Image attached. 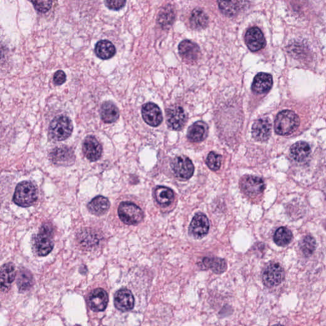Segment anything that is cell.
<instances>
[{
  "label": "cell",
  "mask_w": 326,
  "mask_h": 326,
  "mask_svg": "<svg viewBox=\"0 0 326 326\" xmlns=\"http://www.w3.org/2000/svg\"><path fill=\"white\" fill-rule=\"evenodd\" d=\"M240 187L242 191L248 196L259 195L263 192L265 184L261 178L255 176H245L241 179Z\"/></svg>",
  "instance_id": "9"
},
{
  "label": "cell",
  "mask_w": 326,
  "mask_h": 326,
  "mask_svg": "<svg viewBox=\"0 0 326 326\" xmlns=\"http://www.w3.org/2000/svg\"><path fill=\"white\" fill-rule=\"evenodd\" d=\"M273 86V78L270 74L259 73L254 79L252 84L253 92L257 95L268 93Z\"/></svg>",
  "instance_id": "19"
},
{
  "label": "cell",
  "mask_w": 326,
  "mask_h": 326,
  "mask_svg": "<svg viewBox=\"0 0 326 326\" xmlns=\"http://www.w3.org/2000/svg\"><path fill=\"white\" fill-rule=\"evenodd\" d=\"M262 282L268 287H273L280 285L285 278V271L278 263L267 265L262 272Z\"/></svg>",
  "instance_id": "6"
},
{
  "label": "cell",
  "mask_w": 326,
  "mask_h": 326,
  "mask_svg": "<svg viewBox=\"0 0 326 326\" xmlns=\"http://www.w3.org/2000/svg\"><path fill=\"white\" fill-rule=\"evenodd\" d=\"M179 51L183 60L187 63L196 62L200 55V49L194 42L184 41L179 44Z\"/></svg>",
  "instance_id": "17"
},
{
  "label": "cell",
  "mask_w": 326,
  "mask_h": 326,
  "mask_svg": "<svg viewBox=\"0 0 326 326\" xmlns=\"http://www.w3.org/2000/svg\"><path fill=\"white\" fill-rule=\"evenodd\" d=\"M109 301V296L103 288H96L91 292L89 297V304L95 311H102L106 309Z\"/></svg>",
  "instance_id": "18"
},
{
  "label": "cell",
  "mask_w": 326,
  "mask_h": 326,
  "mask_svg": "<svg viewBox=\"0 0 326 326\" xmlns=\"http://www.w3.org/2000/svg\"><path fill=\"white\" fill-rule=\"evenodd\" d=\"M271 130V124L268 118L258 119L252 126V137L259 142H265L270 137Z\"/></svg>",
  "instance_id": "16"
},
{
  "label": "cell",
  "mask_w": 326,
  "mask_h": 326,
  "mask_svg": "<svg viewBox=\"0 0 326 326\" xmlns=\"http://www.w3.org/2000/svg\"><path fill=\"white\" fill-rule=\"evenodd\" d=\"M222 157L220 154L215 153L214 152H210L206 159V164L208 168L212 171L219 170L221 166Z\"/></svg>",
  "instance_id": "34"
},
{
  "label": "cell",
  "mask_w": 326,
  "mask_h": 326,
  "mask_svg": "<svg viewBox=\"0 0 326 326\" xmlns=\"http://www.w3.org/2000/svg\"><path fill=\"white\" fill-rule=\"evenodd\" d=\"M290 155L295 161L301 162L308 158L310 154V147L304 142H297L292 145L290 149Z\"/></svg>",
  "instance_id": "25"
},
{
  "label": "cell",
  "mask_w": 326,
  "mask_h": 326,
  "mask_svg": "<svg viewBox=\"0 0 326 326\" xmlns=\"http://www.w3.org/2000/svg\"><path fill=\"white\" fill-rule=\"evenodd\" d=\"M273 239L276 245L284 247L292 241V233L287 227H281L276 231Z\"/></svg>",
  "instance_id": "30"
},
{
  "label": "cell",
  "mask_w": 326,
  "mask_h": 326,
  "mask_svg": "<svg viewBox=\"0 0 326 326\" xmlns=\"http://www.w3.org/2000/svg\"><path fill=\"white\" fill-rule=\"evenodd\" d=\"M202 262L206 269H210L215 273L221 274L227 269L226 262L221 258L206 257L203 259Z\"/></svg>",
  "instance_id": "28"
},
{
  "label": "cell",
  "mask_w": 326,
  "mask_h": 326,
  "mask_svg": "<svg viewBox=\"0 0 326 326\" xmlns=\"http://www.w3.org/2000/svg\"><path fill=\"white\" fill-rule=\"evenodd\" d=\"M73 124L71 119L66 116L56 117L49 125V133L52 139L63 141L72 135Z\"/></svg>",
  "instance_id": "4"
},
{
  "label": "cell",
  "mask_w": 326,
  "mask_h": 326,
  "mask_svg": "<svg viewBox=\"0 0 326 326\" xmlns=\"http://www.w3.org/2000/svg\"><path fill=\"white\" fill-rule=\"evenodd\" d=\"M53 229L51 224H45L40 229L34 241L35 252L39 256H46L54 248Z\"/></svg>",
  "instance_id": "3"
},
{
  "label": "cell",
  "mask_w": 326,
  "mask_h": 326,
  "mask_svg": "<svg viewBox=\"0 0 326 326\" xmlns=\"http://www.w3.org/2000/svg\"><path fill=\"white\" fill-rule=\"evenodd\" d=\"M189 21L191 27L196 30H203L207 27L208 24V16L200 9H194L192 12Z\"/></svg>",
  "instance_id": "27"
},
{
  "label": "cell",
  "mask_w": 326,
  "mask_h": 326,
  "mask_svg": "<svg viewBox=\"0 0 326 326\" xmlns=\"http://www.w3.org/2000/svg\"><path fill=\"white\" fill-rule=\"evenodd\" d=\"M300 123L298 116L292 110H285L279 112L275 121V131L279 135L292 134Z\"/></svg>",
  "instance_id": "1"
},
{
  "label": "cell",
  "mask_w": 326,
  "mask_h": 326,
  "mask_svg": "<svg viewBox=\"0 0 326 326\" xmlns=\"http://www.w3.org/2000/svg\"><path fill=\"white\" fill-rule=\"evenodd\" d=\"M142 115L145 123L152 127H157L163 121L161 110L153 103H148L143 105Z\"/></svg>",
  "instance_id": "12"
},
{
  "label": "cell",
  "mask_w": 326,
  "mask_h": 326,
  "mask_svg": "<svg viewBox=\"0 0 326 326\" xmlns=\"http://www.w3.org/2000/svg\"><path fill=\"white\" fill-rule=\"evenodd\" d=\"M218 4L222 13L227 16L236 15L241 7V4L238 5L240 2H219Z\"/></svg>",
  "instance_id": "32"
},
{
  "label": "cell",
  "mask_w": 326,
  "mask_h": 326,
  "mask_svg": "<svg viewBox=\"0 0 326 326\" xmlns=\"http://www.w3.org/2000/svg\"><path fill=\"white\" fill-rule=\"evenodd\" d=\"M83 153L90 161H96L102 157L103 148L94 136H88L84 141Z\"/></svg>",
  "instance_id": "14"
},
{
  "label": "cell",
  "mask_w": 326,
  "mask_h": 326,
  "mask_svg": "<svg viewBox=\"0 0 326 326\" xmlns=\"http://www.w3.org/2000/svg\"><path fill=\"white\" fill-rule=\"evenodd\" d=\"M92 233V231H83L81 236V241L83 245H86L87 247H93V246L96 245L97 243L99 242L100 240L98 238V237L92 239L90 238Z\"/></svg>",
  "instance_id": "35"
},
{
  "label": "cell",
  "mask_w": 326,
  "mask_h": 326,
  "mask_svg": "<svg viewBox=\"0 0 326 326\" xmlns=\"http://www.w3.org/2000/svg\"><path fill=\"white\" fill-rule=\"evenodd\" d=\"M175 13L172 7L168 5L161 9L158 16V23L161 27L166 28L170 27L175 20Z\"/></svg>",
  "instance_id": "29"
},
{
  "label": "cell",
  "mask_w": 326,
  "mask_h": 326,
  "mask_svg": "<svg viewBox=\"0 0 326 326\" xmlns=\"http://www.w3.org/2000/svg\"><path fill=\"white\" fill-rule=\"evenodd\" d=\"M245 43L251 51L261 50L266 46V40L261 30L257 27L250 28L246 33Z\"/></svg>",
  "instance_id": "13"
},
{
  "label": "cell",
  "mask_w": 326,
  "mask_h": 326,
  "mask_svg": "<svg viewBox=\"0 0 326 326\" xmlns=\"http://www.w3.org/2000/svg\"><path fill=\"white\" fill-rule=\"evenodd\" d=\"M52 162L58 166H70L74 163L76 157L72 149L68 147L56 148L50 154Z\"/></svg>",
  "instance_id": "11"
},
{
  "label": "cell",
  "mask_w": 326,
  "mask_h": 326,
  "mask_svg": "<svg viewBox=\"0 0 326 326\" xmlns=\"http://www.w3.org/2000/svg\"><path fill=\"white\" fill-rule=\"evenodd\" d=\"M126 1H107L105 2L107 6L112 10L117 11L125 6Z\"/></svg>",
  "instance_id": "38"
},
{
  "label": "cell",
  "mask_w": 326,
  "mask_h": 326,
  "mask_svg": "<svg viewBox=\"0 0 326 326\" xmlns=\"http://www.w3.org/2000/svg\"><path fill=\"white\" fill-rule=\"evenodd\" d=\"M166 123L172 130H181L187 121L186 114L182 107L173 106L166 110Z\"/></svg>",
  "instance_id": "8"
},
{
  "label": "cell",
  "mask_w": 326,
  "mask_h": 326,
  "mask_svg": "<svg viewBox=\"0 0 326 326\" xmlns=\"http://www.w3.org/2000/svg\"><path fill=\"white\" fill-rule=\"evenodd\" d=\"M35 9L39 13H46L51 8L53 2L51 1H36L32 2Z\"/></svg>",
  "instance_id": "36"
},
{
  "label": "cell",
  "mask_w": 326,
  "mask_h": 326,
  "mask_svg": "<svg viewBox=\"0 0 326 326\" xmlns=\"http://www.w3.org/2000/svg\"><path fill=\"white\" fill-rule=\"evenodd\" d=\"M171 168L175 177L182 180L189 179L194 172L193 163L191 159L185 156L177 157L173 159Z\"/></svg>",
  "instance_id": "7"
},
{
  "label": "cell",
  "mask_w": 326,
  "mask_h": 326,
  "mask_svg": "<svg viewBox=\"0 0 326 326\" xmlns=\"http://www.w3.org/2000/svg\"><path fill=\"white\" fill-rule=\"evenodd\" d=\"M53 79L54 83L56 85L61 86L65 83L66 80H67V76L62 70H58V72L55 73Z\"/></svg>",
  "instance_id": "37"
},
{
  "label": "cell",
  "mask_w": 326,
  "mask_h": 326,
  "mask_svg": "<svg viewBox=\"0 0 326 326\" xmlns=\"http://www.w3.org/2000/svg\"><path fill=\"white\" fill-rule=\"evenodd\" d=\"M110 206V203L109 199L104 196H98L95 197L89 203L88 208L93 215L101 216L108 212Z\"/></svg>",
  "instance_id": "21"
},
{
  "label": "cell",
  "mask_w": 326,
  "mask_h": 326,
  "mask_svg": "<svg viewBox=\"0 0 326 326\" xmlns=\"http://www.w3.org/2000/svg\"><path fill=\"white\" fill-rule=\"evenodd\" d=\"M16 277V269L14 265L7 263L3 265L1 268V289L6 291L10 287Z\"/></svg>",
  "instance_id": "24"
},
{
  "label": "cell",
  "mask_w": 326,
  "mask_h": 326,
  "mask_svg": "<svg viewBox=\"0 0 326 326\" xmlns=\"http://www.w3.org/2000/svg\"><path fill=\"white\" fill-rule=\"evenodd\" d=\"M273 326H283V325H281V324H275V325H274Z\"/></svg>",
  "instance_id": "39"
},
{
  "label": "cell",
  "mask_w": 326,
  "mask_h": 326,
  "mask_svg": "<svg viewBox=\"0 0 326 326\" xmlns=\"http://www.w3.org/2000/svg\"><path fill=\"white\" fill-rule=\"evenodd\" d=\"M96 55L103 60H109L116 55V49L111 42L103 40L96 44Z\"/></svg>",
  "instance_id": "23"
},
{
  "label": "cell",
  "mask_w": 326,
  "mask_h": 326,
  "mask_svg": "<svg viewBox=\"0 0 326 326\" xmlns=\"http://www.w3.org/2000/svg\"><path fill=\"white\" fill-rule=\"evenodd\" d=\"M208 133V126L203 121H198L190 126L187 131V138L192 142H200L206 139Z\"/></svg>",
  "instance_id": "20"
},
{
  "label": "cell",
  "mask_w": 326,
  "mask_h": 326,
  "mask_svg": "<svg viewBox=\"0 0 326 326\" xmlns=\"http://www.w3.org/2000/svg\"><path fill=\"white\" fill-rule=\"evenodd\" d=\"M300 248L302 252L306 257L310 256L316 248L315 239L311 236H306L300 241Z\"/></svg>",
  "instance_id": "33"
},
{
  "label": "cell",
  "mask_w": 326,
  "mask_h": 326,
  "mask_svg": "<svg viewBox=\"0 0 326 326\" xmlns=\"http://www.w3.org/2000/svg\"><path fill=\"white\" fill-rule=\"evenodd\" d=\"M118 215L122 222L130 226H135L144 219V213L135 203L124 201L118 208Z\"/></svg>",
  "instance_id": "5"
},
{
  "label": "cell",
  "mask_w": 326,
  "mask_h": 326,
  "mask_svg": "<svg viewBox=\"0 0 326 326\" xmlns=\"http://www.w3.org/2000/svg\"><path fill=\"white\" fill-rule=\"evenodd\" d=\"M115 306L122 311H130L134 308L135 297L132 292L127 288H121L114 296Z\"/></svg>",
  "instance_id": "15"
},
{
  "label": "cell",
  "mask_w": 326,
  "mask_h": 326,
  "mask_svg": "<svg viewBox=\"0 0 326 326\" xmlns=\"http://www.w3.org/2000/svg\"><path fill=\"white\" fill-rule=\"evenodd\" d=\"M33 283H34V278L32 273L27 269L21 270L18 280V286L20 291L25 292L29 290Z\"/></svg>",
  "instance_id": "31"
},
{
  "label": "cell",
  "mask_w": 326,
  "mask_h": 326,
  "mask_svg": "<svg viewBox=\"0 0 326 326\" xmlns=\"http://www.w3.org/2000/svg\"><path fill=\"white\" fill-rule=\"evenodd\" d=\"M154 196L159 205L167 206L172 203L175 194L172 190L167 187L158 186L155 189Z\"/></svg>",
  "instance_id": "26"
},
{
  "label": "cell",
  "mask_w": 326,
  "mask_h": 326,
  "mask_svg": "<svg viewBox=\"0 0 326 326\" xmlns=\"http://www.w3.org/2000/svg\"><path fill=\"white\" fill-rule=\"evenodd\" d=\"M100 116L105 123H115L119 117L118 108L112 102H105L101 107Z\"/></svg>",
  "instance_id": "22"
},
{
  "label": "cell",
  "mask_w": 326,
  "mask_h": 326,
  "mask_svg": "<svg viewBox=\"0 0 326 326\" xmlns=\"http://www.w3.org/2000/svg\"><path fill=\"white\" fill-rule=\"evenodd\" d=\"M210 229V222L207 217L202 213H198L192 219L189 231L191 236L201 238L207 234Z\"/></svg>",
  "instance_id": "10"
},
{
  "label": "cell",
  "mask_w": 326,
  "mask_h": 326,
  "mask_svg": "<svg viewBox=\"0 0 326 326\" xmlns=\"http://www.w3.org/2000/svg\"><path fill=\"white\" fill-rule=\"evenodd\" d=\"M37 199V189L32 182L23 181L16 187L13 197L16 205L21 207H29L34 205Z\"/></svg>",
  "instance_id": "2"
}]
</instances>
